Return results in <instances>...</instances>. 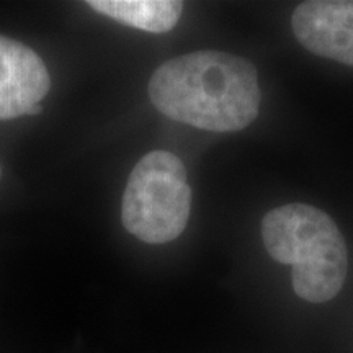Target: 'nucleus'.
<instances>
[{
  "label": "nucleus",
  "mask_w": 353,
  "mask_h": 353,
  "mask_svg": "<svg viewBox=\"0 0 353 353\" xmlns=\"http://www.w3.org/2000/svg\"><path fill=\"white\" fill-rule=\"evenodd\" d=\"M149 99L170 120L214 132L244 130L259 117L262 92L249 59L203 50L159 65Z\"/></svg>",
  "instance_id": "1"
},
{
  "label": "nucleus",
  "mask_w": 353,
  "mask_h": 353,
  "mask_svg": "<svg viewBox=\"0 0 353 353\" xmlns=\"http://www.w3.org/2000/svg\"><path fill=\"white\" fill-rule=\"evenodd\" d=\"M262 241L273 260L291 267L299 298L325 303L341 293L348 272L347 244L327 213L304 203L278 206L265 214Z\"/></svg>",
  "instance_id": "2"
},
{
  "label": "nucleus",
  "mask_w": 353,
  "mask_h": 353,
  "mask_svg": "<svg viewBox=\"0 0 353 353\" xmlns=\"http://www.w3.org/2000/svg\"><path fill=\"white\" fill-rule=\"evenodd\" d=\"M192 188L187 169L175 154L152 151L128 179L121 203L123 226L145 244H165L187 228Z\"/></svg>",
  "instance_id": "3"
},
{
  "label": "nucleus",
  "mask_w": 353,
  "mask_h": 353,
  "mask_svg": "<svg viewBox=\"0 0 353 353\" xmlns=\"http://www.w3.org/2000/svg\"><path fill=\"white\" fill-rule=\"evenodd\" d=\"M291 28L312 54L353 68V0H309L296 7Z\"/></svg>",
  "instance_id": "4"
},
{
  "label": "nucleus",
  "mask_w": 353,
  "mask_h": 353,
  "mask_svg": "<svg viewBox=\"0 0 353 353\" xmlns=\"http://www.w3.org/2000/svg\"><path fill=\"white\" fill-rule=\"evenodd\" d=\"M51 88L46 64L32 48L0 37V120L23 117Z\"/></svg>",
  "instance_id": "5"
},
{
  "label": "nucleus",
  "mask_w": 353,
  "mask_h": 353,
  "mask_svg": "<svg viewBox=\"0 0 353 353\" xmlns=\"http://www.w3.org/2000/svg\"><path fill=\"white\" fill-rule=\"evenodd\" d=\"M87 6L101 15L148 33L170 32L183 12V3L176 0H90Z\"/></svg>",
  "instance_id": "6"
},
{
  "label": "nucleus",
  "mask_w": 353,
  "mask_h": 353,
  "mask_svg": "<svg viewBox=\"0 0 353 353\" xmlns=\"http://www.w3.org/2000/svg\"><path fill=\"white\" fill-rule=\"evenodd\" d=\"M39 112H41V105H34V107L28 110V113H26V114H38Z\"/></svg>",
  "instance_id": "7"
},
{
  "label": "nucleus",
  "mask_w": 353,
  "mask_h": 353,
  "mask_svg": "<svg viewBox=\"0 0 353 353\" xmlns=\"http://www.w3.org/2000/svg\"><path fill=\"white\" fill-rule=\"evenodd\" d=\"M0 174H2V170H0Z\"/></svg>",
  "instance_id": "8"
}]
</instances>
